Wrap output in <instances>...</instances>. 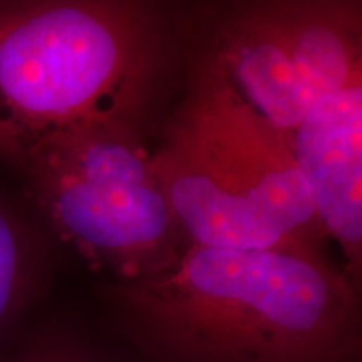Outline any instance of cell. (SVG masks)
<instances>
[{
	"label": "cell",
	"instance_id": "obj_7",
	"mask_svg": "<svg viewBox=\"0 0 362 362\" xmlns=\"http://www.w3.org/2000/svg\"><path fill=\"white\" fill-rule=\"evenodd\" d=\"M33 250L24 228L0 205V329L16 314L29 292Z\"/></svg>",
	"mask_w": 362,
	"mask_h": 362
},
{
	"label": "cell",
	"instance_id": "obj_3",
	"mask_svg": "<svg viewBox=\"0 0 362 362\" xmlns=\"http://www.w3.org/2000/svg\"><path fill=\"white\" fill-rule=\"evenodd\" d=\"M151 168L188 245L285 250L329 260L291 143L198 59Z\"/></svg>",
	"mask_w": 362,
	"mask_h": 362
},
{
	"label": "cell",
	"instance_id": "obj_5",
	"mask_svg": "<svg viewBox=\"0 0 362 362\" xmlns=\"http://www.w3.org/2000/svg\"><path fill=\"white\" fill-rule=\"evenodd\" d=\"M238 98L285 138L322 99L362 79L359 2H248L205 52Z\"/></svg>",
	"mask_w": 362,
	"mask_h": 362
},
{
	"label": "cell",
	"instance_id": "obj_1",
	"mask_svg": "<svg viewBox=\"0 0 362 362\" xmlns=\"http://www.w3.org/2000/svg\"><path fill=\"white\" fill-rule=\"evenodd\" d=\"M107 300L148 362H362L359 284L330 260L188 245Z\"/></svg>",
	"mask_w": 362,
	"mask_h": 362
},
{
	"label": "cell",
	"instance_id": "obj_8",
	"mask_svg": "<svg viewBox=\"0 0 362 362\" xmlns=\"http://www.w3.org/2000/svg\"><path fill=\"white\" fill-rule=\"evenodd\" d=\"M11 362H110L101 352L74 336L56 334L27 346Z\"/></svg>",
	"mask_w": 362,
	"mask_h": 362
},
{
	"label": "cell",
	"instance_id": "obj_4",
	"mask_svg": "<svg viewBox=\"0 0 362 362\" xmlns=\"http://www.w3.org/2000/svg\"><path fill=\"white\" fill-rule=\"evenodd\" d=\"M21 168L59 238L112 282L173 269L188 248L138 128L54 139Z\"/></svg>",
	"mask_w": 362,
	"mask_h": 362
},
{
	"label": "cell",
	"instance_id": "obj_2",
	"mask_svg": "<svg viewBox=\"0 0 362 362\" xmlns=\"http://www.w3.org/2000/svg\"><path fill=\"white\" fill-rule=\"evenodd\" d=\"M160 52L155 12L141 4L0 12V155L21 166L54 139L139 128Z\"/></svg>",
	"mask_w": 362,
	"mask_h": 362
},
{
	"label": "cell",
	"instance_id": "obj_6",
	"mask_svg": "<svg viewBox=\"0 0 362 362\" xmlns=\"http://www.w3.org/2000/svg\"><path fill=\"white\" fill-rule=\"evenodd\" d=\"M288 143L325 238L342 252L346 274L361 284L362 79L322 99Z\"/></svg>",
	"mask_w": 362,
	"mask_h": 362
}]
</instances>
